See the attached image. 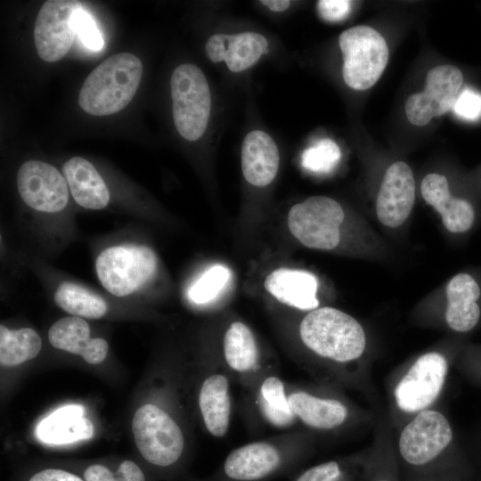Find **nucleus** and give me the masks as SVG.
Returning <instances> with one entry per match:
<instances>
[{
    "mask_svg": "<svg viewBox=\"0 0 481 481\" xmlns=\"http://www.w3.org/2000/svg\"><path fill=\"white\" fill-rule=\"evenodd\" d=\"M81 477L85 481H122L115 470L101 463L87 466Z\"/></svg>",
    "mask_w": 481,
    "mask_h": 481,
    "instance_id": "36",
    "label": "nucleus"
},
{
    "mask_svg": "<svg viewBox=\"0 0 481 481\" xmlns=\"http://www.w3.org/2000/svg\"><path fill=\"white\" fill-rule=\"evenodd\" d=\"M132 429L141 455L151 465L167 469L180 461L184 446L182 431L158 406H141L134 415Z\"/></svg>",
    "mask_w": 481,
    "mask_h": 481,
    "instance_id": "6",
    "label": "nucleus"
},
{
    "mask_svg": "<svg viewBox=\"0 0 481 481\" xmlns=\"http://www.w3.org/2000/svg\"><path fill=\"white\" fill-rule=\"evenodd\" d=\"M480 294L478 283L468 273H458L449 281L445 289V321L452 330L466 332L477 325L480 317L477 304Z\"/></svg>",
    "mask_w": 481,
    "mask_h": 481,
    "instance_id": "20",
    "label": "nucleus"
},
{
    "mask_svg": "<svg viewBox=\"0 0 481 481\" xmlns=\"http://www.w3.org/2000/svg\"><path fill=\"white\" fill-rule=\"evenodd\" d=\"M288 398L295 417L314 428H335L347 417L346 406L335 399L319 398L306 392L292 393Z\"/></svg>",
    "mask_w": 481,
    "mask_h": 481,
    "instance_id": "24",
    "label": "nucleus"
},
{
    "mask_svg": "<svg viewBox=\"0 0 481 481\" xmlns=\"http://www.w3.org/2000/svg\"><path fill=\"white\" fill-rule=\"evenodd\" d=\"M299 335L311 351L340 363L359 358L366 346L365 333L358 321L330 306L310 311L300 322Z\"/></svg>",
    "mask_w": 481,
    "mask_h": 481,
    "instance_id": "2",
    "label": "nucleus"
},
{
    "mask_svg": "<svg viewBox=\"0 0 481 481\" xmlns=\"http://www.w3.org/2000/svg\"><path fill=\"white\" fill-rule=\"evenodd\" d=\"M452 110L463 119L477 120L481 118V94L472 88L466 87L459 93Z\"/></svg>",
    "mask_w": 481,
    "mask_h": 481,
    "instance_id": "33",
    "label": "nucleus"
},
{
    "mask_svg": "<svg viewBox=\"0 0 481 481\" xmlns=\"http://www.w3.org/2000/svg\"><path fill=\"white\" fill-rule=\"evenodd\" d=\"M284 465L282 454L267 442H254L232 450L223 465L228 481H259L277 473Z\"/></svg>",
    "mask_w": 481,
    "mask_h": 481,
    "instance_id": "14",
    "label": "nucleus"
},
{
    "mask_svg": "<svg viewBox=\"0 0 481 481\" xmlns=\"http://www.w3.org/2000/svg\"><path fill=\"white\" fill-rule=\"evenodd\" d=\"M199 406L208 432L216 437L224 436L232 408L226 376L216 373L204 380L199 394Z\"/></svg>",
    "mask_w": 481,
    "mask_h": 481,
    "instance_id": "23",
    "label": "nucleus"
},
{
    "mask_svg": "<svg viewBox=\"0 0 481 481\" xmlns=\"http://www.w3.org/2000/svg\"><path fill=\"white\" fill-rule=\"evenodd\" d=\"M83 8L78 1L50 0L40 8L34 27V41L41 59L60 61L70 49L76 33L75 12Z\"/></svg>",
    "mask_w": 481,
    "mask_h": 481,
    "instance_id": "10",
    "label": "nucleus"
},
{
    "mask_svg": "<svg viewBox=\"0 0 481 481\" xmlns=\"http://www.w3.org/2000/svg\"><path fill=\"white\" fill-rule=\"evenodd\" d=\"M344 219V210L338 201L327 196H311L291 207L288 225L304 246L330 250L339 244Z\"/></svg>",
    "mask_w": 481,
    "mask_h": 481,
    "instance_id": "7",
    "label": "nucleus"
},
{
    "mask_svg": "<svg viewBox=\"0 0 481 481\" xmlns=\"http://www.w3.org/2000/svg\"><path fill=\"white\" fill-rule=\"evenodd\" d=\"M340 158L341 151L338 144L329 138H323L303 151L301 165L311 173L327 174L334 169Z\"/></svg>",
    "mask_w": 481,
    "mask_h": 481,
    "instance_id": "30",
    "label": "nucleus"
},
{
    "mask_svg": "<svg viewBox=\"0 0 481 481\" xmlns=\"http://www.w3.org/2000/svg\"><path fill=\"white\" fill-rule=\"evenodd\" d=\"M27 481H85L84 478L69 470L46 468L32 474Z\"/></svg>",
    "mask_w": 481,
    "mask_h": 481,
    "instance_id": "35",
    "label": "nucleus"
},
{
    "mask_svg": "<svg viewBox=\"0 0 481 481\" xmlns=\"http://www.w3.org/2000/svg\"><path fill=\"white\" fill-rule=\"evenodd\" d=\"M95 268L102 285L117 297L129 295L151 281L158 268L155 252L143 245H119L104 249Z\"/></svg>",
    "mask_w": 481,
    "mask_h": 481,
    "instance_id": "5",
    "label": "nucleus"
},
{
    "mask_svg": "<svg viewBox=\"0 0 481 481\" xmlns=\"http://www.w3.org/2000/svg\"><path fill=\"white\" fill-rule=\"evenodd\" d=\"M338 44L344 58L345 83L355 90L371 87L388 61V47L384 37L374 29L360 25L343 31Z\"/></svg>",
    "mask_w": 481,
    "mask_h": 481,
    "instance_id": "4",
    "label": "nucleus"
},
{
    "mask_svg": "<svg viewBox=\"0 0 481 481\" xmlns=\"http://www.w3.org/2000/svg\"><path fill=\"white\" fill-rule=\"evenodd\" d=\"M268 41L256 32L216 33L206 43V53L213 62L225 61L232 72H241L256 64L266 53Z\"/></svg>",
    "mask_w": 481,
    "mask_h": 481,
    "instance_id": "15",
    "label": "nucleus"
},
{
    "mask_svg": "<svg viewBox=\"0 0 481 481\" xmlns=\"http://www.w3.org/2000/svg\"><path fill=\"white\" fill-rule=\"evenodd\" d=\"M73 199L88 209H102L110 200L108 187L94 165L81 157H73L62 167Z\"/></svg>",
    "mask_w": 481,
    "mask_h": 481,
    "instance_id": "21",
    "label": "nucleus"
},
{
    "mask_svg": "<svg viewBox=\"0 0 481 481\" xmlns=\"http://www.w3.org/2000/svg\"><path fill=\"white\" fill-rule=\"evenodd\" d=\"M170 89L177 132L188 141L200 139L211 111L210 89L204 73L194 64H181L172 73Z\"/></svg>",
    "mask_w": 481,
    "mask_h": 481,
    "instance_id": "3",
    "label": "nucleus"
},
{
    "mask_svg": "<svg viewBox=\"0 0 481 481\" xmlns=\"http://www.w3.org/2000/svg\"><path fill=\"white\" fill-rule=\"evenodd\" d=\"M122 481H147L145 472L130 460L119 462L114 469Z\"/></svg>",
    "mask_w": 481,
    "mask_h": 481,
    "instance_id": "37",
    "label": "nucleus"
},
{
    "mask_svg": "<svg viewBox=\"0 0 481 481\" xmlns=\"http://www.w3.org/2000/svg\"><path fill=\"white\" fill-rule=\"evenodd\" d=\"M240 155L242 173L250 184L265 187L275 178L280 153L268 134L261 130L249 132L242 142Z\"/></svg>",
    "mask_w": 481,
    "mask_h": 481,
    "instance_id": "19",
    "label": "nucleus"
},
{
    "mask_svg": "<svg viewBox=\"0 0 481 481\" xmlns=\"http://www.w3.org/2000/svg\"><path fill=\"white\" fill-rule=\"evenodd\" d=\"M349 469L337 461H330L304 470L294 481H352Z\"/></svg>",
    "mask_w": 481,
    "mask_h": 481,
    "instance_id": "31",
    "label": "nucleus"
},
{
    "mask_svg": "<svg viewBox=\"0 0 481 481\" xmlns=\"http://www.w3.org/2000/svg\"><path fill=\"white\" fill-rule=\"evenodd\" d=\"M41 338L31 328L9 330L0 326V363L16 366L36 357L41 349Z\"/></svg>",
    "mask_w": 481,
    "mask_h": 481,
    "instance_id": "26",
    "label": "nucleus"
},
{
    "mask_svg": "<svg viewBox=\"0 0 481 481\" xmlns=\"http://www.w3.org/2000/svg\"><path fill=\"white\" fill-rule=\"evenodd\" d=\"M452 439L447 419L439 412L423 410L402 430L398 450L407 464L420 468L434 461Z\"/></svg>",
    "mask_w": 481,
    "mask_h": 481,
    "instance_id": "8",
    "label": "nucleus"
},
{
    "mask_svg": "<svg viewBox=\"0 0 481 481\" xmlns=\"http://www.w3.org/2000/svg\"><path fill=\"white\" fill-rule=\"evenodd\" d=\"M36 433L44 443L61 444L91 438L94 426L82 405L67 404L43 419Z\"/></svg>",
    "mask_w": 481,
    "mask_h": 481,
    "instance_id": "22",
    "label": "nucleus"
},
{
    "mask_svg": "<svg viewBox=\"0 0 481 481\" xmlns=\"http://www.w3.org/2000/svg\"><path fill=\"white\" fill-rule=\"evenodd\" d=\"M54 301L67 313L77 317L99 319L107 312V304L99 295L72 282L61 283L54 293Z\"/></svg>",
    "mask_w": 481,
    "mask_h": 481,
    "instance_id": "27",
    "label": "nucleus"
},
{
    "mask_svg": "<svg viewBox=\"0 0 481 481\" xmlns=\"http://www.w3.org/2000/svg\"><path fill=\"white\" fill-rule=\"evenodd\" d=\"M415 200L412 170L404 161H395L387 169L377 199L376 215L389 228L401 226L409 217Z\"/></svg>",
    "mask_w": 481,
    "mask_h": 481,
    "instance_id": "13",
    "label": "nucleus"
},
{
    "mask_svg": "<svg viewBox=\"0 0 481 481\" xmlns=\"http://www.w3.org/2000/svg\"><path fill=\"white\" fill-rule=\"evenodd\" d=\"M260 409L265 418L277 428L290 426L295 419L283 382L277 377L266 378L260 387Z\"/></svg>",
    "mask_w": 481,
    "mask_h": 481,
    "instance_id": "28",
    "label": "nucleus"
},
{
    "mask_svg": "<svg viewBox=\"0 0 481 481\" xmlns=\"http://www.w3.org/2000/svg\"><path fill=\"white\" fill-rule=\"evenodd\" d=\"M372 481H394V480H392L389 477L380 475V476H376V477Z\"/></svg>",
    "mask_w": 481,
    "mask_h": 481,
    "instance_id": "39",
    "label": "nucleus"
},
{
    "mask_svg": "<svg viewBox=\"0 0 481 481\" xmlns=\"http://www.w3.org/2000/svg\"><path fill=\"white\" fill-rule=\"evenodd\" d=\"M351 5L352 2L347 0H320L317 2V12L323 20L337 22L346 18Z\"/></svg>",
    "mask_w": 481,
    "mask_h": 481,
    "instance_id": "34",
    "label": "nucleus"
},
{
    "mask_svg": "<svg viewBox=\"0 0 481 481\" xmlns=\"http://www.w3.org/2000/svg\"><path fill=\"white\" fill-rule=\"evenodd\" d=\"M143 64L130 53L113 54L86 78L78 95L81 109L94 116L123 110L134 98L142 78Z\"/></svg>",
    "mask_w": 481,
    "mask_h": 481,
    "instance_id": "1",
    "label": "nucleus"
},
{
    "mask_svg": "<svg viewBox=\"0 0 481 481\" xmlns=\"http://www.w3.org/2000/svg\"><path fill=\"white\" fill-rule=\"evenodd\" d=\"M17 187L23 201L41 212L61 211L69 200L65 177L53 166L41 160H29L20 167Z\"/></svg>",
    "mask_w": 481,
    "mask_h": 481,
    "instance_id": "12",
    "label": "nucleus"
},
{
    "mask_svg": "<svg viewBox=\"0 0 481 481\" xmlns=\"http://www.w3.org/2000/svg\"><path fill=\"white\" fill-rule=\"evenodd\" d=\"M231 276L228 267L218 264L212 265L191 285L188 298L198 305L208 304L224 290Z\"/></svg>",
    "mask_w": 481,
    "mask_h": 481,
    "instance_id": "29",
    "label": "nucleus"
},
{
    "mask_svg": "<svg viewBox=\"0 0 481 481\" xmlns=\"http://www.w3.org/2000/svg\"><path fill=\"white\" fill-rule=\"evenodd\" d=\"M448 370L444 356L429 352L420 356L395 388L397 406L404 412H421L439 395Z\"/></svg>",
    "mask_w": 481,
    "mask_h": 481,
    "instance_id": "9",
    "label": "nucleus"
},
{
    "mask_svg": "<svg viewBox=\"0 0 481 481\" xmlns=\"http://www.w3.org/2000/svg\"><path fill=\"white\" fill-rule=\"evenodd\" d=\"M318 280L307 271L279 268L271 272L265 280V288L282 304L300 310L317 308Z\"/></svg>",
    "mask_w": 481,
    "mask_h": 481,
    "instance_id": "17",
    "label": "nucleus"
},
{
    "mask_svg": "<svg viewBox=\"0 0 481 481\" xmlns=\"http://www.w3.org/2000/svg\"><path fill=\"white\" fill-rule=\"evenodd\" d=\"M461 71L452 65L431 69L423 92L411 95L405 103V114L412 125L425 126L434 117L441 116L455 103L462 86Z\"/></svg>",
    "mask_w": 481,
    "mask_h": 481,
    "instance_id": "11",
    "label": "nucleus"
},
{
    "mask_svg": "<svg viewBox=\"0 0 481 481\" xmlns=\"http://www.w3.org/2000/svg\"><path fill=\"white\" fill-rule=\"evenodd\" d=\"M73 25L85 46L94 51L102 48L104 45L102 36L93 17L84 8L75 12Z\"/></svg>",
    "mask_w": 481,
    "mask_h": 481,
    "instance_id": "32",
    "label": "nucleus"
},
{
    "mask_svg": "<svg viewBox=\"0 0 481 481\" xmlns=\"http://www.w3.org/2000/svg\"><path fill=\"white\" fill-rule=\"evenodd\" d=\"M51 345L58 349L81 355L91 364L102 363L109 346L103 338H91L88 323L80 317L69 316L58 320L48 331Z\"/></svg>",
    "mask_w": 481,
    "mask_h": 481,
    "instance_id": "18",
    "label": "nucleus"
},
{
    "mask_svg": "<svg viewBox=\"0 0 481 481\" xmlns=\"http://www.w3.org/2000/svg\"><path fill=\"white\" fill-rule=\"evenodd\" d=\"M420 192L424 200L440 215L442 223L450 232H464L475 220V211L468 200L453 197L443 175L431 173L421 181Z\"/></svg>",
    "mask_w": 481,
    "mask_h": 481,
    "instance_id": "16",
    "label": "nucleus"
},
{
    "mask_svg": "<svg viewBox=\"0 0 481 481\" xmlns=\"http://www.w3.org/2000/svg\"><path fill=\"white\" fill-rule=\"evenodd\" d=\"M260 3L274 12L285 11L290 5V1L288 0H263Z\"/></svg>",
    "mask_w": 481,
    "mask_h": 481,
    "instance_id": "38",
    "label": "nucleus"
},
{
    "mask_svg": "<svg viewBox=\"0 0 481 481\" xmlns=\"http://www.w3.org/2000/svg\"><path fill=\"white\" fill-rule=\"evenodd\" d=\"M224 355L227 364L234 371L245 372L257 362V347L250 329L240 322H232L224 338Z\"/></svg>",
    "mask_w": 481,
    "mask_h": 481,
    "instance_id": "25",
    "label": "nucleus"
}]
</instances>
